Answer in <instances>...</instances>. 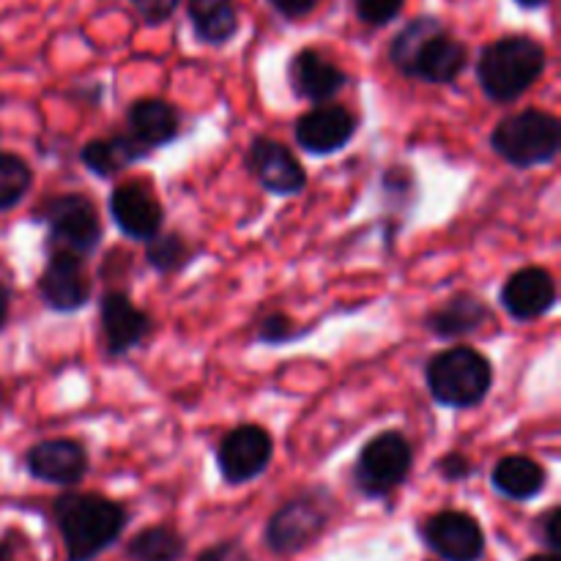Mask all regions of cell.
Returning <instances> with one entry per match:
<instances>
[{
    "instance_id": "1",
    "label": "cell",
    "mask_w": 561,
    "mask_h": 561,
    "mask_svg": "<svg viewBox=\"0 0 561 561\" xmlns=\"http://www.w3.org/2000/svg\"><path fill=\"white\" fill-rule=\"evenodd\" d=\"M389 55L403 75L420 77L433 85H447L458 80L469 60L466 44L449 36L447 27L436 16H416L414 22H409L394 36Z\"/></svg>"
},
{
    "instance_id": "2",
    "label": "cell",
    "mask_w": 561,
    "mask_h": 561,
    "mask_svg": "<svg viewBox=\"0 0 561 561\" xmlns=\"http://www.w3.org/2000/svg\"><path fill=\"white\" fill-rule=\"evenodd\" d=\"M55 520L64 535L69 561H91L104 548L113 546L124 531L126 513L115 502L91 493H69L55 504Z\"/></svg>"
},
{
    "instance_id": "3",
    "label": "cell",
    "mask_w": 561,
    "mask_h": 561,
    "mask_svg": "<svg viewBox=\"0 0 561 561\" xmlns=\"http://www.w3.org/2000/svg\"><path fill=\"white\" fill-rule=\"evenodd\" d=\"M546 71V47L531 36H507L488 44L477 60L480 85L493 102H515Z\"/></svg>"
},
{
    "instance_id": "4",
    "label": "cell",
    "mask_w": 561,
    "mask_h": 561,
    "mask_svg": "<svg viewBox=\"0 0 561 561\" xmlns=\"http://www.w3.org/2000/svg\"><path fill=\"white\" fill-rule=\"evenodd\" d=\"M427 389L433 398L449 409H471L482 403L493 383V367L480 351L449 348L427 365Z\"/></svg>"
},
{
    "instance_id": "5",
    "label": "cell",
    "mask_w": 561,
    "mask_h": 561,
    "mask_svg": "<svg viewBox=\"0 0 561 561\" xmlns=\"http://www.w3.org/2000/svg\"><path fill=\"white\" fill-rule=\"evenodd\" d=\"M493 151L507 159L515 168H535L557 159L561 148L559 118L542 110H526V113L510 115L493 129Z\"/></svg>"
},
{
    "instance_id": "6",
    "label": "cell",
    "mask_w": 561,
    "mask_h": 561,
    "mask_svg": "<svg viewBox=\"0 0 561 561\" xmlns=\"http://www.w3.org/2000/svg\"><path fill=\"white\" fill-rule=\"evenodd\" d=\"M42 219L49 228V244L58 247V252L82 257L96 250L99 241H102L96 208L80 195L53 197L42 208Z\"/></svg>"
},
{
    "instance_id": "7",
    "label": "cell",
    "mask_w": 561,
    "mask_h": 561,
    "mask_svg": "<svg viewBox=\"0 0 561 561\" xmlns=\"http://www.w3.org/2000/svg\"><path fill=\"white\" fill-rule=\"evenodd\" d=\"M411 463H414L411 444L400 433H381L362 449L359 460H356V482L370 496H383L403 485Z\"/></svg>"
},
{
    "instance_id": "8",
    "label": "cell",
    "mask_w": 561,
    "mask_h": 561,
    "mask_svg": "<svg viewBox=\"0 0 561 561\" xmlns=\"http://www.w3.org/2000/svg\"><path fill=\"white\" fill-rule=\"evenodd\" d=\"M272 436L261 425H241L222 438L217 460L225 480L241 485V482H250L257 474H263V469L272 460Z\"/></svg>"
},
{
    "instance_id": "9",
    "label": "cell",
    "mask_w": 561,
    "mask_h": 561,
    "mask_svg": "<svg viewBox=\"0 0 561 561\" xmlns=\"http://www.w3.org/2000/svg\"><path fill=\"white\" fill-rule=\"evenodd\" d=\"M425 540L433 551L447 561H477L485 551V537L471 515L447 510L433 515L425 524Z\"/></svg>"
},
{
    "instance_id": "10",
    "label": "cell",
    "mask_w": 561,
    "mask_h": 561,
    "mask_svg": "<svg viewBox=\"0 0 561 561\" xmlns=\"http://www.w3.org/2000/svg\"><path fill=\"white\" fill-rule=\"evenodd\" d=\"M247 162H250V170L257 175V181L274 195H296L307 186L305 168L283 142L255 137L250 153H247Z\"/></svg>"
},
{
    "instance_id": "11",
    "label": "cell",
    "mask_w": 561,
    "mask_h": 561,
    "mask_svg": "<svg viewBox=\"0 0 561 561\" xmlns=\"http://www.w3.org/2000/svg\"><path fill=\"white\" fill-rule=\"evenodd\" d=\"M38 290L53 310H80L91 299V279L82 266V257L69 255V252H53L42 279H38Z\"/></svg>"
},
{
    "instance_id": "12",
    "label": "cell",
    "mask_w": 561,
    "mask_h": 561,
    "mask_svg": "<svg viewBox=\"0 0 561 561\" xmlns=\"http://www.w3.org/2000/svg\"><path fill=\"white\" fill-rule=\"evenodd\" d=\"M323 526H327V513L318 499H294L272 518L266 540L272 551L294 553L310 546L321 535Z\"/></svg>"
},
{
    "instance_id": "13",
    "label": "cell",
    "mask_w": 561,
    "mask_h": 561,
    "mask_svg": "<svg viewBox=\"0 0 561 561\" xmlns=\"http://www.w3.org/2000/svg\"><path fill=\"white\" fill-rule=\"evenodd\" d=\"M356 131V118L351 110L340 107V104H321V107L310 110L296 121V142L305 148L307 153H334Z\"/></svg>"
},
{
    "instance_id": "14",
    "label": "cell",
    "mask_w": 561,
    "mask_h": 561,
    "mask_svg": "<svg viewBox=\"0 0 561 561\" xmlns=\"http://www.w3.org/2000/svg\"><path fill=\"white\" fill-rule=\"evenodd\" d=\"M502 301L515 321H535L548 316L557 305V283L551 272L540 266L520 268L504 285Z\"/></svg>"
},
{
    "instance_id": "15",
    "label": "cell",
    "mask_w": 561,
    "mask_h": 561,
    "mask_svg": "<svg viewBox=\"0 0 561 561\" xmlns=\"http://www.w3.org/2000/svg\"><path fill=\"white\" fill-rule=\"evenodd\" d=\"M110 214L121 233L137 241H148L162 228V206L142 184L118 186L110 197Z\"/></svg>"
},
{
    "instance_id": "16",
    "label": "cell",
    "mask_w": 561,
    "mask_h": 561,
    "mask_svg": "<svg viewBox=\"0 0 561 561\" xmlns=\"http://www.w3.org/2000/svg\"><path fill=\"white\" fill-rule=\"evenodd\" d=\"M27 471L53 485H77L88 471L85 449L69 438L42 442L27 453Z\"/></svg>"
},
{
    "instance_id": "17",
    "label": "cell",
    "mask_w": 561,
    "mask_h": 561,
    "mask_svg": "<svg viewBox=\"0 0 561 561\" xmlns=\"http://www.w3.org/2000/svg\"><path fill=\"white\" fill-rule=\"evenodd\" d=\"M99 321H102V337L107 354L118 356L135 348L148 334L151 323L142 310H137L124 294H107L99 307Z\"/></svg>"
},
{
    "instance_id": "18",
    "label": "cell",
    "mask_w": 561,
    "mask_h": 561,
    "mask_svg": "<svg viewBox=\"0 0 561 561\" xmlns=\"http://www.w3.org/2000/svg\"><path fill=\"white\" fill-rule=\"evenodd\" d=\"M290 85H294L296 96L310 99V102H327L334 93L343 91L345 85V71L334 66L332 60L323 58L316 49H301L290 60Z\"/></svg>"
},
{
    "instance_id": "19",
    "label": "cell",
    "mask_w": 561,
    "mask_h": 561,
    "mask_svg": "<svg viewBox=\"0 0 561 561\" xmlns=\"http://www.w3.org/2000/svg\"><path fill=\"white\" fill-rule=\"evenodd\" d=\"M129 126L131 137L146 151H151L179 135V113L173 110V104L162 102V99H140L129 110Z\"/></svg>"
},
{
    "instance_id": "20",
    "label": "cell",
    "mask_w": 561,
    "mask_h": 561,
    "mask_svg": "<svg viewBox=\"0 0 561 561\" xmlns=\"http://www.w3.org/2000/svg\"><path fill=\"white\" fill-rule=\"evenodd\" d=\"M186 14H190L192 31L201 42L219 44L230 42L239 31V9H236V0H190L186 5Z\"/></svg>"
},
{
    "instance_id": "21",
    "label": "cell",
    "mask_w": 561,
    "mask_h": 561,
    "mask_svg": "<svg viewBox=\"0 0 561 561\" xmlns=\"http://www.w3.org/2000/svg\"><path fill=\"white\" fill-rule=\"evenodd\" d=\"M493 485L504 496L526 502V499L537 496L542 491L546 471L537 460L524 458V455H510V458L499 460L496 469H493Z\"/></svg>"
},
{
    "instance_id": "22",
    "label": "cell",
    "mask_w": 561,
    "mask_h": 561,
    "mask_svg": "<svg viewBox=\"0 0 561 561\" xmlns=\"http://www.w3.org/2000/svg\"><path fill=\"white\" fill-rule=\"evenodd\" d=\"M488 316L491 312H488V307L480 299L455 296L442 310L427 316V329L436 332L438 337H463V334H471L474 329H480L488 321Z\"/></svg>"
},
{
    "instance_id": "23",
    "label": "cell",
    "mask_w": 561,
    "mask_h": 561,
    "mask_svg": "<svg viewBox=\"0 0 561 561\" xmlns=\"http://www.w3.org/2000/svg\"><path fill=\"white\" fill-rule=\"evenodd\" d=\"M146 148L135 140V137H107V140H91L82 148V162L93 170L96 175L107 179L124 170L126 164L137 162L146 157Z\"/></svg>"
},
{
    "instance_id": "24",
    "label": "cell",
    "mask_w": 561,
    "mask_h": 561,
    "mask_svg": "<svg viewBox=\"0 0 561 561\" xmlns=\"http://www.w3.org/2000/svg\"><path fill=\"white\" fill-rule=\"evenodd\" d=\"M184 553V540L173 529H148L137 535L129 546V557L135 561H175Z\"/></svg>"
},
{
    "instance_id": "25",
    "label": "cell",
    "mask_w": 561,
    "mask_h": 561,
    "mask_svg": "<svg viewBox=\"0 0 561 561\" xmlns=\"http://www.w3.org/2000/svg\"><path fill=\"white\" fill-rule=\"evenodd\" d=\"M31 168L14 153H0V211L16 206L31 190Z\"/></svg>"
},
{
    "instance_id": "26",
    "label": "cell",
    "mask_w": 561,
    "mask_h": 561,
    "mask_svg": "<svg viewBox=\"0 0 561 561\" xmlns=\"http://www.w3.org/2000/svg\"><path fill=\"white\" fill-rule=\"evenodd\" d=\"M148 261L159 272H173L186 261V244L175 233L170 236H151L148 239Z\"/></svg>"
},
{
    "instance_id": "27",
    "label": "cell",
    "mask_w": 561,
    "mask_h": 561,
    "mask_svg": "<svg viewBox=\"0 0 561 561\" xmlns=\"http://www.w3.org/2000/svg\"><path fill=\"white\" fill-rule=\"evenodd\" d=\"M354 5L362 22L381 27L387 25V22H392L394 16L403 11L405 0H354Z\"/></svg>"
},
{
    "instance_id": "28",
    "label": "cell",
    "mask_w": 561,
    "mask_h": 561,
    "mask_svg": "<svg viewBox=\"0 0 561 561\" xmlns=\"http://www.w3.org/2000/svg\"><path fill=\"white\" fill-rule=\"evenodd\" d=\"M131 5L146 20V25H162V22H168L175 14L181 0H131Z\"/></svg>"
},
{
    "instance_id": "29",
    "label": "cell",
    "mask_w": 561,
    "mask_h": 561,
    "mask_svg": "<svg viewBox=\"0 0 561 561\" xmlns=\"http://www.w3.org/2000/svg\"><path fill=\"white\" fill-rule=\"evenodd\" d=\"M318 3H321V0H268V5H272L279 16H285V20H301V16H307L310 11H316Z\"/></svg>"
},
{
    "instance_id": "30",
    "label": "cell",
    "mask_w": 561,
    "mask_h": 561,
    "mask_svg": "<svg viewBox=\"0 0 561 561\" xmlns=\"http://www.w3.org/2000/svg\"><path fill=\"white\" fill-rule=\"evenodd\" d=\"M197 561H250V557L239 546H233V542H225V546H217L203 553Z\"/></svg>"
},
{
    "instance_id": "31",
    "label": "cell",
    "mask_w": 561,
    "mask_h": 561,
    "mask_svg": "<svg viewBox=\"0 0 561 561\" xmlns=\"http://www.w3.org/2000/svg\"><path fill=\"white\" fill-rule=\"evenodd\" d=\"M285 327H288V321H285V318H268V321L263 323L261 337H263V340H272V343H279V340L288 337V334L283 332Z\"/></svg>"
},
{
    "instance_id": "32",
    "label": "cell",
    "mask_w": 561,
    "mask_h": 561,
    "mask_svg": "<svg viewBox=\"0 0 561 561\" xmlns=\"http://www.w3.org/2000/svg\"><path fill=\"white\" fill-rule=\"evenodd\" d=\"M466 471H469V463H466L460 455H449V458L444 460V474H447L449 480H460Z\"/></svg>"
},
{
    "instance_id": "33",
    "label": "cell",
    "mask_w": 561,
    "mask_h": 561,
    "mask_svg": "<svg viewBox=\"0 0 561 561\" xmlns=\"http://www.w3.org/2000/svg\"><path fill=\"white\" fill-rule=\"evenodd\" d=\"M546 540L551 551H559V510H551L546 518Z\"/></svg>"
},
{
    "instance_id": "34",
    "label": "cell",
    "mask_w": 561,
    "mask_h": 561,
    "mask_svg": "<svg viewBox=\"0 0 561 561\" xmlns=\"http://www.w3.org/2000/svg\"><path fill=\"white\" fill-rule=\"evenodd\" d=\"M5 316H9V294H5V288L0 285V327H3Z\"/></svg>"
},
{
    "instance_id": "35",
    "label": "cell",
    "mask_w": 561,
    "mask_h": 561,
    "mask_svg": "<svg viewBox=\"0 0 561 561\" xmlns=\"http://www.w3.org/2000/svg\"><path fill=\"white\" fill-rule=\"evenodd\" d=\"M518 5H524V9H540V5H546L548 0H515Z\"/></svg>"
},
{
    "instance_id": "36",
    "label": "cell",
    "mask_w": 561,
    "mask_h": 561,
    "mask_svg": "<svg viewBox=\"0 0 561 561\" xmlns=\"http://www.w3.org/2000/svg\"><path fill=\"white\" fill-rule=\"evenodd\" d=\"M526 561H559V557H557V553H540V557H531Z\"/></svg>"
}]
</instances>
